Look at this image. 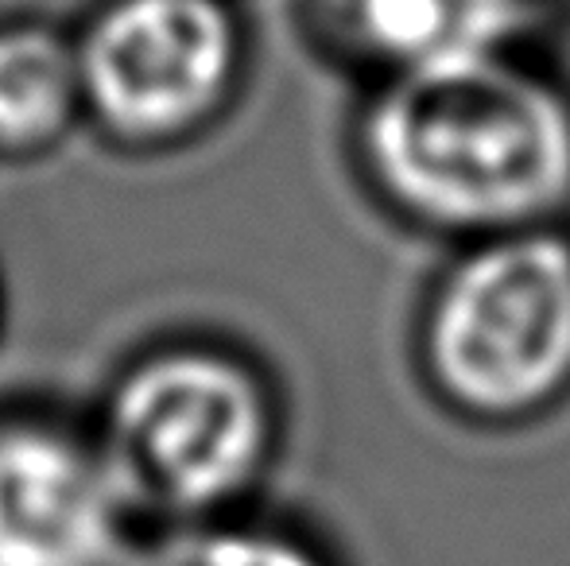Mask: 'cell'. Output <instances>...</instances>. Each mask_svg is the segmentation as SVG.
<instances>
[{
    "label": "cell",
    "mask_w": 570,
    "mask_h": 566,
    "mask_svg": "<svg viewBox=\"0 0 570 566\" xmlns=\"http://www.w3.org/2000/svg\"><path fill=\"white\" fill-rule=\"evenodd\" d=\"M373 198L415 234L473 245L570 218V82L497 39L373 82L353 125Z\"/></svg>",
    "instance_id": "1"
},
{
    "label": "cell",
    "mask_w": 570,
    "mask_h": 566,
    "mask_svg": "<svg viewBox=\"0 0 570 566\" xmlns=\"http://www.w3.org/2000/svg\"><path fill=\"white\" fill-rule=\"evenodd\" d=\"M415 361L431 400L481 430H512L570 400V229L454 249L423 295Z\"/></svg>",
    "instance_id": "2"
},
{
    "label": "cell",
    "mask_w": 570,
    "mask_h": 566,
    "mask_svg": "<svg viewBox=\"0 0 570 566\" xmlns=\"http://www.w3.org/2000/svg\"><path fill=\"white\" fill-rule=\"evenodd\" d=\"M279 411L268 380L222 346H159L117 377L98 450L128 513L210 520L268 469Z\"/></svg>",
    "instance_id": "3"
},
{
    "label": "cell",
    "mask_w": 570,
    "mask_h": 566,
    "mask_svg": "<svg viewBox=\"0 0 570 566\" xmlns=\"http://www.w3.org/2000/svg\"><path fill=\"white\" fill-rule=\"evenodd\" d=\"M75 51L94 125L125 148H167L226 109L245 36L229 0H106Z\"/></svg>",
    "instance_id": "4"
},
{
    "label": "cell",
    "mask_w": 570,
    "mask_h": 566,
    "mask_svg": "<svg viewBox=\"0 0 570 566\" xmlns=\"http://www.w3.org/2000/svg\"><path fill=\"white\" fill-rule=\"evenodd\" d=\"M125 516L98 438L0 419V566H117Z\"/></svg>",
    "instance_id": "5"
},
{
    "label": "cell",
    "mask_w": 570,
    "mask_h": 566,
    "mask_svg": "<svg viewBox=\"0 0 570 566\" xmlns=\"http://www.w3.org/2000/svg\"><path fill=\"white\" fill-rule=\"evenodd\" d=\"M326 20L345 51L373 70V82L462 47L517 39L465 0H326Z\"/></svg>",
    "instance_id": "6"
},
{
    "label": "cell",
    "mask_w": 570,
    "mask_h": 566,
    "mask_svg": "<svg viewBox=\"0 0 570 566\" xmlns=\"http://www.w3.org/2000/svg\"><path fill=\"white\" fill-rule=\"evenodd\" d=\"M86 113L75 39L43 23L0 28V151L31 156Z\"/></svg>",
    "instance_id": "7"
},
{
    "label": "cell",
    "mask_w": 570,
    "mask_h": 566,
    "mask_svg": "<svg viewBox=\"0 0 570 566\" xmlns=\"http://www.w3.org/2000/svg\"><path fill=\"white\" fill-rule=\"evenodd\" d=\"M117 566H334L315 544L256 524H171L125 552Z\"/></svg>",
    "instance_id": "8"
},
{
    "label": "cell",
    "mask_w": 570,
    "mask_h": 566,
    "mask_svg": "<svg viewBox=\"0 0 570 566\" xmlns=\"http://www.w3.org/2000/svg\"><path fill=\"white\" fill-rule=\"evenodd\" d=\"M465 4H470L473 12L485 16L493 28H501L504 36L524 39L528 28H532V20L551 4V0H465Z\"/></svg>",
    "instance_id": "9"
}]
</instances>
